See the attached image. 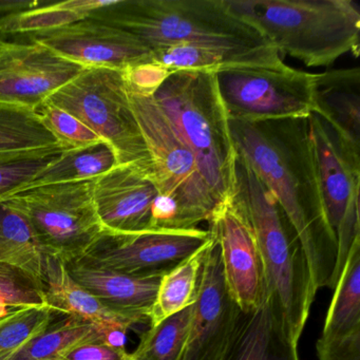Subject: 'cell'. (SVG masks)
Instances as JSON below:
<instances>
[{"mask_svg":"<svg viewBox=\"0 0 360 360\" xmlns=\"http://www.w3.org/2000/svg\"><path fill=\"white\" fill-rule=\"evenodd\" d=\"M35 110L64 148H79L103 141L77 117L50 103L44 102Z\"/></svg>","mask_w":360,"mask_h":360,"instance_id":"32","label":"cell"},{"mask_svg":"<svg viewBox=\"0 0 360 360\" xmlns=\"http://www.w3.org/2000/svg\"><path fill=\"white\" fill-rule=\"evenodd\" d=\"M71 277L111 311L148 324L162 277H136L73 261Z\"/></svg>","mask_w":360,"mask_h":360,"instance_id":"17","label":"cell"},{"mask_svg":"<svg viewBox=\"0 0 360 360\" xmlns=\"http://www.w3.org/2000/svg\"><path fill=\"white\" fill-rule=\"evenodd\" d=\"M46 102L63 109L108 143L119 165L153 170L148 147L130 104L124 71L86 68Z\"/></svg>","mask_w":360,"mask_h":360,"instance_id":"6","label":"cell"},{"mask_svg":"<svg viewBox=\"0 0 360 360\" xmlns=\"http://www.w3.org/2000/svg\"><path fill=\"white\" fill-rule=\"evenodd\" d=\"M208 224L229 294L243 313H250L264 296V278L256 236L237 191L214 208Z\"/></svg>","mask_w":360,"mask_h":360,"instance_id":"13","label":"cell"},{"mask_svg":"<svg viewBox=\"0 0 360 360\" xmlns=\"http://www.w3.org/2000/svg\"><path fill=\"white\" fill-rule=\"evenodd\" d=\"M44 261L45 255L27 219L0 202V263L24 271L44 292Z\"/></svg>","mask_w":360,"mask_h":360,"instance_id":"22","label":"cell"},{"mask_svg":"<svg viewBox=\"0 0 360 360\" xmlns=\"http://www.w3.org/2000/svg\"><path fill=\"white\" fill-rule=\"evenodd\" d=\"M127 90L162 195L176 204L185 231L198 229L200 223L208 222L217 203L200 174L193 151L158 105L153 94L128 86Z\"/></svg>","mask_w":360,"mask_h":360,"instance_id":"7","label":"cell"},{"mask_svg":"<svg viewBox=\"0 0 360 360\" xmlns=\"http://www.w3.org/2000/svg\"><path fill=\"white\" fill-rule=\"evenodd\" d=\"M193 151L217 206L237 191V149L219 94L216 73L172 72L153 94Z\"/></svg>","mask_w":360,"mask_h":360,"instance_id":"4","label":"cell"},{"mask_svg":"<svg viewBox=\"0 0 360 360\" xmlns=\"http://www.w3.org/2000/svg\"><path fill=\"white\" fill-rule=\"evenodd\" d=\"M44 298L53 311L83 318L98 328L120 326L129 330L139 324L105 307L71 277L64 261L50 256L44 261Z\"/></svg>","mask_w":360,"mask_h":360,"instance_id":"20","label":"cell"},{"mask_svg":"<svg viewBox=\"0 0 360 360\" xmlns=\"http://www.w3.org/2000/svg\"><path fill=\"white\" fill-rule=\"evenodd\" d=\"M229 11L307 67L359 56L360 12L352 0H224Z\"/></svg>","mask_w":360,"mask_h":360,"instance_id":"2","label":"cell"},{"mask_svg":"<svg viewBox=\"0 0 360 360\" xmlns=\"http://www.w3.org/2000/svg\"><path fill=\"white\" fill-rule=\"evenodd\" d=\"M126 347H115L105 343H85L66 352L58 360H131Z\"/></svg>","mask_w":360,"mask_h":360,"instance_id":"36","label":"cell"},{"mask_svg":"<svg viewBox=\"0 0 360 360\" xmlns=\"http://www.w3.org/2000/svg\"><path fill=\"white\" fill-rule=\"evenodd\" d=\"M90 18L134 35L151 51L176 45L263 48L269 43L224 0H115Z\"/></svg>","mask_w":360,"mask_h":360,"instance_id":"5","label":"cell"},{"mask_svg":"<svg viewBox=\"0 0 360 360\" xmlns=\"http://www.w3.org/2000/svg\"><path fill=\"white\" fill-rule=\"evenodd\" d=\"M92 197L104 231H168L172 205L162 195L153 170L136 164L115 166L94 180Z\"/></svg>","mask_w":360,"mask_h":360,"instance_id":"12","label":"cell"},{"mask_svg":"<svg viewBox=\"0 0 360 360\" xmlns=\"http://www.w3.org/2000/svg\"><path fill=\"white\" fill-rule=\"evenodd\" d=\"M56 311L47 304L16 307L0 318V360H12L47 330Z\"/></svg>","mask_w":360,"mask_h":360,"instance_id":"29","label":"cell"},{"mask_svg":"<svg viewBox=\"0 0 360 360\" xmlns=\"http://www.w3.org/2000/svg\"><path fill=\"white\" fill-rule=\"evenodd\" d=\"M64 316L63 319L52 322L44 334L12 360H58L77 345L105 343L104 333L96 324L77 316Z\"/></svg>","mask_w":360,"mask_h":360,"instance_id":"27","label":"cell"},{"mask_svg":"<svg viewBox=\"0 0 360 360\" xmlns=\"http://www.w3.org/2000/svg\"><path fill=\"white\" fill-rule=\"evenodd\" d=\"M193 304L157 326H148L131 353L134 360H180L191 328Z\"/></svg>","mask_w":360,"mask_h":360,"instance_id":"30","label":"cell"},{"mask_svg":"<svg viewBox=\"0 0 360 360\" xmlns=\"http://www.w3.org/2000/svg\"><path fill=\"white\" fill-rule=\"evenodd\" d=\"M117 165L119 162L115 150L105 141L79 148L66 149L25 189L58 183L96 180Z\"/></svg>","mask_w":360,"mask_h":360,"instance_id":"23","label":"cell"},{"mask_svg":"<svg viewBox=\"0 0 360 360\" xmlns=\"http://www.w3.org/2000/svg\"><path fill=\"white\" fill-rule=\"evenodd\" d=\"M66 148L56 145L35 150L0 153V202L24 191Z\"/></svg>","mask_w":360,"mask_h":360,"instance_id":"31","label":"cell"},{"mask_svg":"<svg viewBox=\"0 0 360 360\" xmlns=\"http://www.w3.org/2000/svg\"><path fill=\"white\" fill-rule=\"evenodd\" d=\"M307 123L324 212L336 236L335 288L352 246L360 240V153L319 115L311 113Z\"/></svg>","mask_w":360,"mask_h":360,"instance_id":"10","label":"cell"},{"mask_svg":"<svg viewBox=\"0 0 360 360\" xmlns=\"http://www.w3.org/2000/svg\"><path fill=\"white\" fill-rule=\"evenodd\" d=\"M318 360H360V328L316 342Z\"/></svg>","mask_w":360,"mask_h":360,"instance_id":"34","label":"cell"},{"mask_svg":"<svg viewBox=\"0 0 360 360\" xmlns=\"http://www.w3.org/2000/svg\"><path fill=\"white\" fill-rule=\"evenodd\" d=\"M131 360H134V358H131Z\"/></svg>","mask_w":360,"mask_h":360,"instance_id":"39","label":"cell"},{"mask_svg":"<svg viewBox=\"0 0 360 360\" xmlns=\"http://www.w3.org/2000/svg\"><path fill=\"white\" fill-rule=\"evenodd\" d=\"M85 69L39 44L7 41L0 54V103L37 109Z\"/></svg>","mask_w":360,"mask_h":360,"instance_id":"16","label":"cell"},{"mask_svg":"<svg viewBox=\"0 0 360 360\" xmlns=\"http://www.w3.org/2000/svg\"><path fill=\"white\" fill-rule=\"evenodd\" d=\"M222 360H300L266 292L256 309L242 316Z\"/></svg>","mask_w":360,"mask_h":360,"instance_id":"19","label":"cell"},{"mask_svg":"<svg viewBox=\"0 0 360 360\" xmlns=\"http://www.w3.org/2000/svg\"><path fill=\"white\" fill-rule=\"evenodd\" d=\"M37 43L84 68L125 71L153 63V53L130 33L94 18L29 34Z\"/></svg>","mask_w":360,"mask_h":360,"instance_id":"15","label":"cell"},{"mask_svg":"<svg viewBox=\"0 0 360 360\" xmlns=\"http://www.w3.org/2000/svg\"></svg>","mask_w":360,"mask_h":360,"instance_id":"40","label":"cell"},{"mask_svg":"<svg viewBox=\"0 0 360 360\" xmlns=\"http://www.w3.org/2000/svg\"><path fill=\"white\" fill-rule=\"evenodd\" d=\"M229 121L263 123L314 113L315 73L284 64L236 67L216 73Z\"/></svg>","mask_w":360,"mask_h":360,"instance_id":"9","label":"cell"},{"mask_svg":"<svg viewBox=\"0 0 360 360\" xmlns=\"http://www.w3.org/2000/svg\"><path fill=\"white\" fill-rule=\"evenodd\" d=\"M237 193L256 236L264 292L275 307L288 340L298 347L316 296L302 246L273 193L239 155Z\"/></svg>","mask_w":360,"mask_h":360,"instance_id":"3","label":"cell"},{"mask_svg":"<svg viewBox=\"0 0 360 360\" xmlns=\"http://www.w3.org/2000/svg\"><path fill=\"white\" fill-rule=\"evenodd\" d=\"M212 240L161 278L148 326H157L195 302L202 263Z\"/></svg>","mask_w":360,"mask_h":360,"instance_id":"25","label":"cell"},{"mask_svg":"<svg viewBox=\"0 0 360 360\" xmlns=\"http://www.w3.org/2000/svg\"><path fill=\"white\" fill-rule=\"evenodd\" d=\"M321 338H333L360 328V240L352 246L333 288Z\"/></svg>","mask_w":360,"mask_h":360,"instance_id":"24","label":"cell"},{"mask_svg":"<svg viewBox=\"0 0 360 360\" xmlns=\"http://www.w3.org/2000/svg\"><path fill=\"white\" fill-rule=\"evenodd\" d=\"M6 44H7V41H4L1 37H0V54H1V52H3L4 48H5Z\"/></svg>","mask_w":360,"mask_h":360,"instance_id":"38","label":"cell"},{"mask_svg":"<svg viewBox=\"0 0 360 360\" xmlns=\"http://www.w3.org/2000/svg\"><path fill=\"white\" fill-rule=\"evenodd\" d=\"M243 314L229 294L220 252L212 239L202 263L193 319L180 360H222Z\"/></svg>","mask_w":360,"mask_h":360,"instance_id":"14","label":"cell"},{"mask_svg":"<svg viewBox=\"0 0 360 360\" xmlns=\"http://www.w3.org/2000/svg\"><path fill=\"white\" fill-rule=\"evenodd\" d=\"M153 53V64L168 72L181 70L219 72L236 67L265 66L282 62L275 48H217L176 45L161 48Z\"/></svg>","mask_w":360,"mask_h":360,"instance_id":"21","label":"cell"},{"mask_svg":"<svg viewBox=\"0 0 360 360\" xmlns=\"http://www.w3.org/2000/svg\"><path fill=\"white\" fill-rule=\"evenodd\" d=\"M58 144L37 110L0 103V153L35 150Z\"/></svg>","mask_w":360,"mask_h":360,"instance_id":"28","label":"cell"},{"mask_svg":"<svg viewBox=\"0 0 360 360\" xmlns=\"http://www.w3.org/2000/svg\"><path fill=\"white\" fill-rule=\"evenodd\" d=\"M46 304L44 292L24 271L0 263V318L16 307Z\"/></svg>","mask_w":360,"mask_h":360,"instance_id":"33","label":"cell"},{"mask_svg":"<svg viewBox=\"0 0 360 360\" xmlns=\"http://www.w3.org/2000/svg\"><path fill=\"white\" fill-rule=\"evenodd\" d=\"M237 153L277 200L302 246L311 288H334L337 240L320 195L307 119L229 121Z\"/></svg>","mask_w":360,"mask_h":360,"instance_id":"1","label":"cell"},{"mask_svg":"<svg viewBox=\"0 0 360 360\" xmlns=\"http://www.w3.org/2000/svg\"><path fill=\"white\" fill-rule=\"evenodd\" d=\"M169 75L165 69L153 63L132 67L124 71L128 87L153 94Z\"/></svg>","mask_w":360,"mask_h":360,"instance_id":"35","label":"cell"},{"mask_svg":"<svg viewBox=\"0 0 360 360\" xmlns=\"http://www.w3.org/2000/svg\"><path fill=\"white\" fill-rule=\"evenodd\" d=\"M39 0H0V18L41 7Z\"/></svg>","mask_w":360,"mask_h":360,"instance_id":"37","label":"cell"},{"mask_svg":"<svg viewBox=\"0 0 360 360\" xmlns=\"http://www.w3.org/2000/svg\"><path fill=\"white\" fill-rule=\"evenodd\" d=\"M115 0H67L0 18V33L32 34L53 30L89 18Z\"/></svg>","mask_w":360,"mask_h":360,"instance_id":"26","label":"cell"},{"mask_svg":"<svg viewBox=\"0 0 360 360\" xmlns=\"http://www.w3.org/2000/svg\"><path fill=\"white\" fill-rule=\"evenodd\" d=\"M94 180L31 187L6 203L28 221L45 256L79 260L104 231L92 197Z\"/></svg>","mask_w":360,"mask_h":360,"instance_id":"8","label":"cell"},{"mask_svg":"<svg viewBox=\"0 0 360 360\" xmlns=\"http://www.w3.org/2000/svg\"><path fill=\"white\" fill-rule=\"evenodd\" d=\"M314 113L343 142L360 153V70L337 69L315 75Z\"/></svg>","mask_w":360,"mask_h":360,"instance_id":"18","label":"cell"},{"mask_svg":"<svg viewBox=\"0 0 360 360\" xmlns=\"http://www.w3.org/2000/svg\"><path fill=\"white\" fill-rule=\"evenodd\" d=\"M210 240V231L200 229L143 233L103 231L77 261L136 277H163Z\"/></svg>","mask_w":360,"mask_h":360,"instance_id":"11","label":"cell"}]
</instances>
